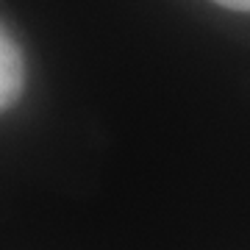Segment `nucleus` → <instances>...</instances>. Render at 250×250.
<instances>
[{
    "label": "nucleus",
    "instance_id": "1",
    "mask_svg": "<svg viewBox=\"0 0 250 250\" xmlns=\"http://www.w3.org/2000/svg\"><path fill=\"white\" fill-rule=\"evenodd\" d=\"M25 83V64H22V50L17 47L14 36L0 22V111L9 108L14 100L22 95Z\"/></svg>",
    "mask_w": 250,
    "mask_h": 250
},
{
    "label": "nucleus",
    "instance_id": "2",
    "mask_svg": "<svg viewBox=\"0 0 250 250\" xmlns=\"http://www.w3.org/2000/svg\"><path fill=\"white\" fill-rule=\"evenodd\" d=\"M214 3H220L231 11H250V0H214Z\"/></svg>",
    "mask_w": 250,
    "mask_h": 250
}]
</instances>
